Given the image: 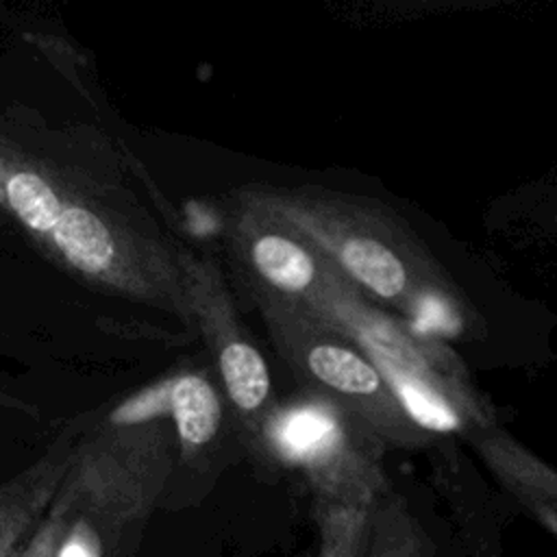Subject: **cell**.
<instances>
[{
	"mask_svg": "<svg viewBox=\"0 0 557 557\" xmlns=\"http://www.w3.org/2000/svg\"><path fill=\"white\" fill-rule=\"evenodd\" d=\"M113 139L87 124L0 111V218L74 281L194 331L178 239L159 224Z\"/></svg>",
	"mask_w": 557,
	"mask_h": 557,
	"instance_id": "1",
	"label": "cell"
},
{
	"mask_svg": "<svg viewBox=\"0 0 557 557\" xmlns=\"http://www.w3.org/2000/svg\"><path fill=\"white\" fill-rule=\"evenodd\" d=\"M176 435L163 418L81 435L46 513L26 544L44 557H133L163 498Z\"/></svg>",
	"mask_w": 557,
	"mask_h": 557,
	"instance_id": "2",
	"label": "cell"
},
{
	"mask_svg": "<svg viewBox=\"0 0 557 557\" xmlns=\"http://www.w3.org/2000/svg\"><path fill=\"white\" fill-rule=\"evenodd\" d=\"M248 300L255 305L274 352L302 392L339 407L370 435L392 440L409 435L411 416L381 370L348 335L305 307L265 298Z\"/></svg>",
	"mask_w": 557,
	"mask_h": 557,
	"instance_id": "3",
	"label": "cell"
},
{
	"mask_svg": "<svg viewBox=\"0 0 557 557\" xmlns=\"http://www.w3.org/2000/svg\"><path fill=\"white\" fill-rule=\"evenodd\" d=\"M231 200L278 220L355 287L389 300L407 292L405 261L374 215L355 200L315 187L274 183L242 185Z\"/></svg>",
	"mask_w": 557,
	"mask_h": 557,
	"instance_id": "4",
	"label": "cell"
},
{
	"mask_svg": "<svg viewBox=\"0 0 557 557\" xmlns=\"http://www.w3.org/2000/svg\"><path fill=\"white\" fill-rule=\"evenodd\" d=\"M366 435L339 407L300 392L274 405L255 457L300 472L315 503L374 505L379 474Z\"/></svg>",
	"mask_w": 557,
	"mask_h": 557,
	"instance_id": "5",
	"label": "cell"
},
{
	"mask_svg": "<svg viewBox=\"0 0 557 557\" xmlns=\"http://www.w3.org/2000/svg\"><path fill=\"white\" fill-rule=\"evenodd\" d=\"M178 265L191 326L209 352L239 440L257 455L265 418L278 403L268 361L248 337L218 261L178 242Z\"/></svg>",
	"mask_w": 557,
	"mask_h": 557,
	"instance_id": "6",
	"label": "cell"
},
{
	"mask_svg": "<svg viewBox=\"0 0 557 557\" xmlns=\"http://www.w3.org/2000/svg\"><path fill=\"white\" fill-rule=\"evenodd\" d=\"M224 235L248 298L311 311L324 296L333 268L272 215L231 200Z\"/></svg>",
	"mask_w": 557,
	"mask_h": 557,
	"instance_id": "7",
	"label": "cell"
},
{
	"mask_svg": "<svg viewBox=\"0 0 557 557\" xmlns=\"http://www.w3.org/2000/svg\"><path fill=\"white\" fill-rule=\"evenodd\" d=\"M226 411V400L211 372L183 368L117 403L102 420L111 424L170 420L181 459L194 461L215 446Z\"/></svg>",
	"mask_w": 557,
	"mask_h": 557,
	"instance_id": "8",
	"label": "cell"
},
{
	"mask_svg": "<svg viewBox=\"0 0 557 557\" xmlns=\"http://www.w3.org/2000/svg\"><path fill=\"white\" fill-rule=\"evenodd\" d=\"M78 437L65 431L30 466L0 483V557H15L46 513Z\"/></svg>",
	"mask_w": 557,
	"mask_h": 557,
	"instance_id": "9",
	"label": "cell"
},
{
	"mask_svg": "<svg viewBox=\"0 0 557 557\" xmlns=\"http://www.w3.org/2000/svg\"><path fill=\"white\" fill-rule=\"evenodd\" d=\"M374 505L315 503L318 553L315 557H366Z\"/></svg>",
	"mask_w": 557,
	"mask_h": 557,
	"instance_id": "10",
	"label": "cell"
},
{
	"mask_svg": "<svg viewBox=\"0 0 557 557\" xmlns=\"http://www.w3.org/2000/svg\"><path fill=\"white\" fill-rule=\"evenodd\" d=\"M366 557H433L429 540L403 503L374 505Z\"/></svg>",
	"mask_w": 557,
	"mask_h": 557,
	"instance_id": "11",
	"label": "cell"
},
{
	"mask_svg": "<svg viewBox=\"0 0 557 557\" xmlns=\"http://www.w3.org/2000/svg\"><path fill=\"white\" fill-rule=\"evenodd\" d=\"M15 557H44L41 553H37L33 546H28L26 542L22 544V548L15 553Z\"/></svg>",
	"mask_w": 557,
	"mask_h": 557,
	"instance_id": "12",
	"label": "cell"
}]
</instances>
